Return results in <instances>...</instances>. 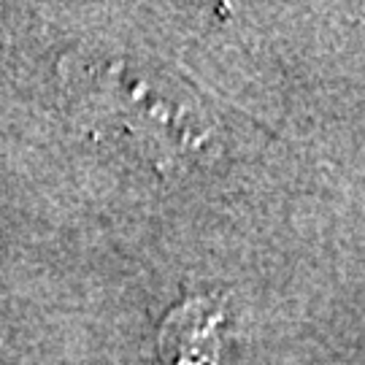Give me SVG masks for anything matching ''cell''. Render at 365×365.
<instances>
[{"label":"cell","mask_w":365,"mask_h":365,"mask_svg":"<svg viewBox=\"0 0 365 365\" xmlns=\"http://www.w3.org/2000/svg\"><path fill=\"white\" fill-rule=\"evenodd\" d=\"M92 81L106 114L119 119L144 152H160L176 163H200L220 144L206 106L155 68L114 57Z\"/></svg>","instance_id":"1"}]
</instances>
